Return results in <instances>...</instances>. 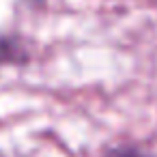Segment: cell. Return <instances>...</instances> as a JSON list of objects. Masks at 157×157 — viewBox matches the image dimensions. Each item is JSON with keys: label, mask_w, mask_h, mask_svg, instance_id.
<instances>
[{"label": "cell", "mask_w": 157, "mask_h": 157, "mask_svg": "<svg viewBox=\"0 0 157 157\" xmlns=\"http://www.w3.org/2000/svg\"><path fill=\"white\" fill-rule=\"evenodd\" d=\"M30 54L20 37H0V63L7 65H24Z\"/></svg>", "instance_id": "cell-1"}, {"label": "cell", "mask_w": 157, "mask_h": 157, "mask_svg": "<svg viewBox=\"0 0 157 157\" xmlns=\"http://www.w3.org/2000/svg\"><path fill=\"white\" fill-rule=\"evenodd\" d=\"M105 157H155V155L140 146H133V144H121V146L110 148Z\"/></svg>", "instance_id": "cell-2"}]
</instances>
